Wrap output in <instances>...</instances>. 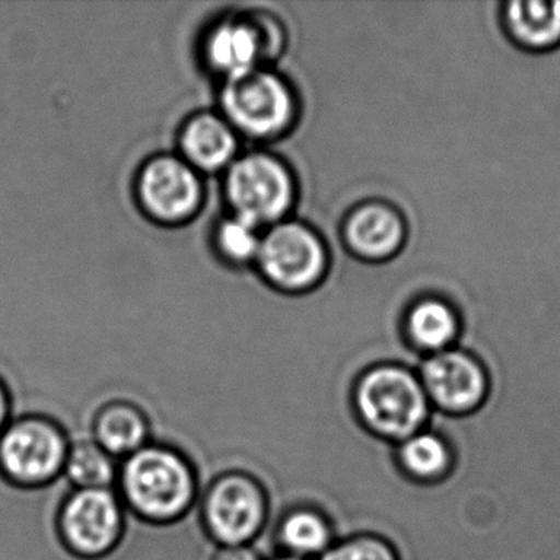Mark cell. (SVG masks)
<instances>
[{"mask_svg": "<svg viewBox=\"0 0 560 560\" xmlns=\"http://www.w3.org/2000/svg\"><path fill=\"white\" fill-rule=\"evenodd\" d=\"M116 490L127 513L153 526H168L198 506L201 478L182 448L152 441L120 460Z\"/></svg>", "mask_w": 560, "mask_h": 560, "instance_id": "obj_1", "label": "cell"}, {"mask_svg": "<svg viewBox=\"0 0 560 560\" xmlns=\"http://www.w3.org/2000/svg\"><path fill=\"white\" fill-rule=\"evenodd\" d=\"M350 408L366 434L392 445L428 428L434 412L418 372L399 362L360 372L350 388Z\"/></svg>", "mask_w": 560, "mask_h": 560, "instance_id": "obj_2", "label": "cell"}, {"mask_svg": "<svg viewBox=\"0 0 560 560\" xmlns=\"http://www.w3.org/2000/svg\"><path fill=\"white\" fill-rule=\"evenodd\" d=\"M270 514L264 481L245 468L224 467L201 480L198 516L215 547L257 544L267 533Z\"/></svg>", "mask_w": 560, "mask_h": 560, "instance_id": "obj_3", "label": "cell"}, {"mask_svg": "<svg viewBox=\"0 0 560 560\" xmlns=\"http://www.w3.org/2000/svg\"><path fill=\"white\" fill-rule=\"evenodd\" d=\"M71 438L40 411L14 416L0 432V478L21 490H44L63 478Z\"/></svg>", "mask_w": 560, "mask_h": 560, "instance_id": "obj_4", "label": "cell"}, {"mask_svg": "<svg viewBox=\"0 0 560 560\" xmlns=\"http://www.w3.org/2000/svg\"><path fill=\"white\" fill-rule=\"evenodd\" d=\"M58 539L86 560L110 556L122 542L127 510L116 488H67L55 514Z\"/></svg>", "mask_w": 560, "mask_h": 560, "instance_id": "obj_5", "label": "cell"}, {"mask_svg": "<svg viewBox=\"0 0 560 560\" xmlns=\"http://www.w3.org/2000/svg\"><path fill=\"white\" fill-rule=\"evenodd\" d=\"M418 375L434 412L447 418L475 415L490 396L487 369L478 357L462 347L424 357Z\"/></svg>", "mask_w": 560, "mask_h": 560, "instance_id": "obj_6", "label": "cell"}, {"mask_svg": "<svg viewBox=\"0 0 560 560\" xmlns=\"http://www.w3.org/2000/svg\"><path fill=\"white\" fill-rule=\"evenodd\" d=\"M228 198L235 218L258 225L277 222L294 198L293 178L278 160L248 155L232 165Z\"/></svg>", "mask_w": 560, "mask_h": 560, "instance_id": "obj_7", "label": "cell"}, {"mask_svg": "<svg viewBox=\"0 0 560 560\" xmlns=\"http://www.w3.org/2000/svg\"><path fill=\"white\" fill-rule=\"evenodd\" d=\"M222 103L231 122L255 137L281 132L294 114L290 88L267 71L254 70L229 80Z\"/></svg>", "mask_w": 560, "mask_h": 560, "instance_id": "obj_8", "label": "cell"}, {"mask_svg": "<svg viewBox=\"0 0 560 560\" xmlns=\"http://www.w3.org/2000/svg\"><path fill=\"white\" fill-rule=\"evenodd\" d=\"M261 270L284 290H306L326 273L327 250L316 232L296 222L275 225L260 241Z\"/></svg>", "mask_w": 560, "mask_h": 560, "instance_id": "obj_9", "label": "cell"}, {"mask_svg": "<svg viewBox=\"0 0 560 560\" xmlns=\"http://www.w3.org/2000/svg\"><path fill=\"white\" fill-rule=\"evenodd\" d=\"M140 199L147 211L166 222L189 218L201 201V185L188 163L172 156L153 160L143 168Z\"/></svg>", "mask_w": 560, "mask_h": 560, "instance_id": "obj_10", "label": "cell"}, {"mask_svg": "<svg viewBox=\"0 0 560 560\" xmlns=\"http://www.w3.org/2000/svg\"><path fill=\"white\" fill-rule=\"evenodd\" d=\"M277 553L316 560L337 540L336 527L326 511L310 501H290L271 510L267 533Z\"/></svg>", "mask_w": 560, "mask_h": 560, "instance_id": "obj_11", "label": "cell"}, {"mask_svg": "<svg viewBox=\"0 0 560 560\" xmlns=\"http://www.w3.org/2000/svg\"><path fill=\"white\" fill-rule=\"evenodd\" d=\"M70 409L84 421L80 424L88 429L90 438L117 460H124L153 441L149 415L132 399H107L91 409L88 421L77 409Z\"/></svg>", "mask_w": 560, "mask_h": 560, "instance_id": "obj_12", "label": "cell"}, {"mask_svg": "<svg viewBox=\"0 0 560 560\" xmlns=\"http://www.w3.org/2000/svg\"><path fill=\"white\" fill-rule=\"evenodd\" d=\"M343 237L350 252L363 261H386L405 245V219L386 202H366L347 219Z\"/></svg>", "mask_w": 560, "mask_h": 560, "instance_id": "obj_13", "label": "cell"}, {"mask_svg": "<svg viewBox=\"0 0 560 560\" xmlns=\"http://www.w3.org/2000/svg\"><path fill=\"white\" fill-rule=\"evenodd\" d=\"M401 329L406 343L416 353L429 357L454 349L460 339L462 324L457 310L435 294L409 306Z\"/></svg>", "mask_w": 560, "mask_h": 560, "instance_id": "obj_14", "label": "cell"}, {"mask_svg": "<svg viewBox=\"0 0 560 560\" xmlns=\"http://www.w3.org/2000/svg\"><path fill=\"white\" fill-rule=\"evenodd\" d=\"M393 457L399 474L418 485L444 481L455 468L454 445L434 428L422 429L393 445Z\"/></svg>", "mask_w": 560, "mask_h": 560, "instance_id": "obj_15", "label": "cell"}, {"mask_svg": "<svg viewBox=\"0 0 560 560\" xmlns=\"http://www.w3.org/2000/svg\"><path fill=\"white\" fill-rule=\"evenodd\" d=\"M501 19L508 37L523 50L547 54L560 47V0H513Z\"/></svg>", "mask_w": 560, "mask_h": 560, "instance_id": "obj_16", "label": "cell"}, {"mask_svg": "<svg viewBox=\"0 0 560 560\" xmlns=\"http://www.w3.org/2000/svg\"><path fill=\"white\" fill-rule=\"evenodd\" d=\"M264 51V40L257 28L244 22L219 25L208 42V58L212 67L232 78L250 73Z\"/></svg>", "mask_w": 560, "mask_h": 560, "instance_id": "obj_17", "label": "cell"}, {"mask_svg": "<svg viewBox=\"0 0 560 560\" xmlns=\"http://www.w3.org/2000/svg\"><path fill=\"white\" fill-rule=\"evenodd\" d=\"M182 143L189 162L209 172L228 165L237 149L229 124L212 114L189 120L183 130Z\"/></svg>", "mask_w": 560, "mask_h": 560, "instance_id": "obj_18", "label": "cell"}, {"mask_svg": "<svg viewBox=\"0 0 560 560\" xmlns=\"http://www.w3.org/2000/svg\"><path fill=\"white\" fill-rule=\"evenodd\" d=\"M120 460L104 451L90 435L71 438L63 480L70 488H116Z\"/></svg>", "mask_w": 560, "mask_h": 560, "instance_id": "obj_19", "label": "cell"}, {"mask_svg": "<svg viewBox=\"0 0 560 560\" xmlns=\"http://www.w3.org/2000/svg\"><path fill=\"white\" fill-rule=\"evenodd\" d=\"M316 560H399V556L385 537L359 533L339 537Z\"/></svg>", "mask_w": 560, "mask_h": 560, "instance_id": "obj_20", "label": "cell"}, {"mask_svg": "<svg viewBox=\"0 0 560 560\" xmlns=\"http://www.w3.org/2000/svg\"><path fill=\"white\" fill-rule=\"evenodd\" d=\"M218 244L222 254L235 261L250 260L257 257L260 248V238H258L257 228L234 218L225 221L219 228Z\"/></svg>", "mask_w": 560, "mask_h": 560, "instance_id": "obj_21", "label": "cell"}, {"mask_svg": "<svg viewBox=\"0 0 560 560\" xmlns=\"http://www.w3.org/2000/svg\"><path fill=\"white\" fill-rule=\"evenodd\" d=\"M209 560H267L257 544L250 546L214 547Z\"/></svg>", "mask_w": 560, "mask_h": 560, "instance_id": "obj_22", "label": "cell"}, {"mask_svg": "<svg viewBox=\"0 0 560 560\" xmlns=\"http://www.w3.org/2000/svg\"><path fill=\"white\" fill-rule=\"evenodd\" d=\"M14 416V398L11 389L5 385L4 380L0 378V432L8 428Z\"/></svg>", "mask_w": 560, "mask_h": 560, "instance_id": "obj_23", "label": "cell"}, {"mask_svg": "<svg viewBox=\"0 0 560 560\" xmlns=\"http://www.w3.org/2000/svg\"><path fill=\"white\" fill-rule=\"evenodd\" d=\"M267 560H303V559H298V557L288 556V553L275 552L273 556L267 557Z\"/></svg>", "mask_w": 560, "mask_h": 560, "instance_id": "obj_24", "label": "cell"}]
</instances>
